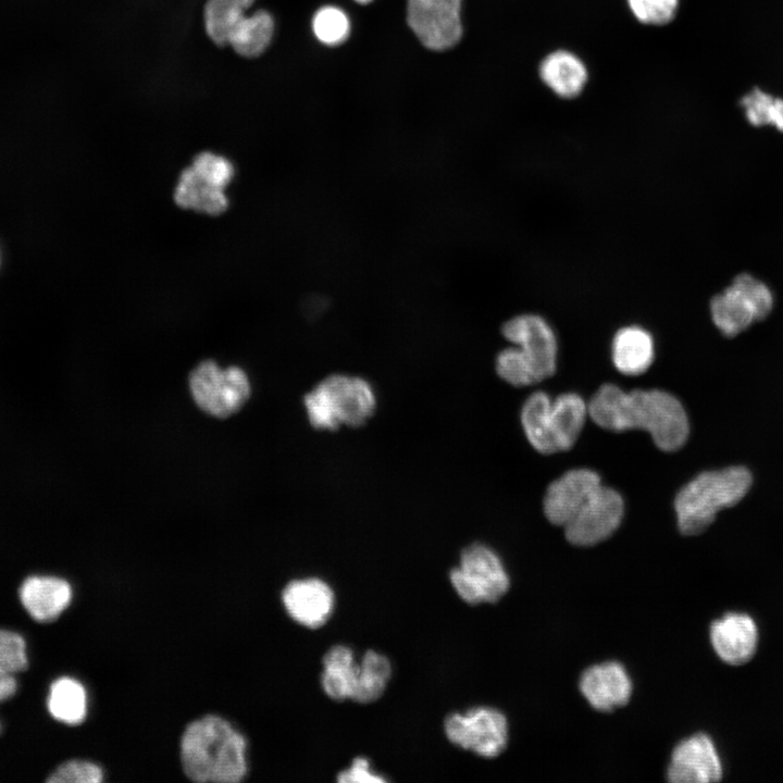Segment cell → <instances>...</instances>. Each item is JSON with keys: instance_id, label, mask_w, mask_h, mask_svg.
I'll return each mask as SVG.
<instances>
[{"instance_id": "cell-1", "label": "cell", "mask_w": 783, "mask_h": 783, "mask_svg": "<svg viewBox=\"0 0 783 783\" xmlns=\"http://www.w3.org/2000/svg\"><path fill=\"white\" fill-rule=\"evenodd\" d=\"M587 407L598 426L613 432L645 430L663 451L678 450L688 437V419L681 401L664 390L626 393L613 384H604Z\"/></svg>"}, {"instance_id": "cell-2", "label": "cell", "mask_w": 783, "mask_h": 783, "mask_svg": "<svg viewBox=\"0 0 783 783\" xmlns=\"http://www.w3.org/2000/svg\"><path fill=\"white\" fill-rule=\"evenodd\" d=\"M246 741L217 716L191 722L181 742L186 775L196 782L234 783L247 771Z\"/></svg>"}, {"instance_id": "cell-3", "label": "cell", "mask_w": 783, "mask_h": 783, "mask_svg": "<svg viewBox=\"0 0 783 783\" xmlns=\"http://www.w3.org/2000/svg\"><path fill=\"white\" fill-rule=\"evenodd\" d=\"M753 476L744 467L703 472L678 493V526L687 536L703 533L719 511L738 504L750 489Z\"/></svg>"}, {"instance_id": "cell-4", "label": "cell", "mask_w": 783, "mask_h": 783, "mask_svg": "<svg viewBox=\"0 0 783 783\" xmlns=\"http://www.w3.org/2000/svg\"><path fill=\"white\" fill-rule=\"evenodd\" d=\"M588 415L587 403L574 393L551 398L533 393L523 403L521 423L530 444L540 453L569 450L576 442Z\"/></svg>"}, {"instance_id": "cell-5", "label": "cell", "mask_w": 783, "mask_h": 783, "mask_svg": "<svg viewBox=\"0 0 783 783\" xmlns=\"http://www.w3.org/2000/svg\"><path fill=\"white\" fill-rule=\"evenodd\" d=\"M303 402L313 427L334 431L364 424L374 413L376 397L366 380L333 374L308 393Z\"/></svg>"}, {"instance_id": "cell-6", "label": "cell", "mask_w": 783, "mask_h": 783, "mask_svg": "<svg viewBox=\"0 0 783 783\" xmlns=\"http://www.w3.org/2000/svg\"><path fill=\"white\" fill-rule=\"evenodd\" d=\"M234 177L235 166L226 157L200 152L179 174L174 201L183 209L220 215L228 208L226 188Z\"/></svg>"}, {"instance_id": "cell-7", "label": "cell", "mask_w": 783, "mask_h": 783, "mask_svg": "<svg viewBox=\"0 0 783 783\" xmlns=\"http://www.w3.org/2000/svg\"><path fill=\"white\" fill-rule=\"evenodd\" d=\"M773 303V295L763 282L749 273H741L730 286L711 298L709 309L716 327L724 336L734 337L765 320Z\"/></svg>"}, {"instance_id": "cell-8", "label": "cell", "mask_w": 783, "mask_h": 783, "mask_svg": "<svg viewBox=\"0 0 783 783\" xmlns=\"http://www.w3.org/2000/svg\"><path fill=\"white\" fill-rule=\"evenodd\" d=\"M449 577L457 594L470 605L496 602L510 585L500 558L478 543L462 550L460 564L450 571Z\"/></svg>"}, {"instance_id": "cell-9", "label": "cell", "mask_w": 783, "mask_h": 783, "mask_svg": "<svg viewBox=\"0 0 783 783\" xmlns=\"http://www.w3.org/2000/svg\"><path fill=\"white\" fill-rule=\"evenodd\" d=\"M189 385L198 407L219 418L240 409L250 394L248 377L240 368L221 369L210 360L191 372Z\"/></svg>"}, {"instance_id": "cell-10", "label": "cell", "mask_w": 783, "mask_h": 783, "mask_svg": "<svg viewBox=\"0 0 783 783\" xmlns=\"http://www.w3.org/2000/svg\"><path fill=\"white\" fill-rule=\"evenodd\" d=\"M444 729L453 745L481 757H497L507 746V719L495 708L475 707L464 713H450Z\"/></svg>"}, {"instance_id": "cell-11", "label": "cell", "mask_w": 783, "mask_h": 783, "mask_svg": "<svg viewBox=\"0 0 783 783\" xmlns=\"http://www.w3.org/2000/svg\"><path fill=\"white\" fill-rule=\"evenodd\" d=\"M623 513L621 495L601 484L563 526L564 535L576 546L596 545L614 533Z\"/></svg>"}, {"instance_id": "cell-12", "label": "cell", "mask_w": 783, "mask_h": 783, "mask_svg": "<svg viewBox=\"0 0 783 783\" xmlns=\"http://www.w3.org/2000/svg\"><path fill=\"white\" fill-rule=\"evenodd\" d=\"M501 333L517 346L538 382L556 371L558 345L549 323L535 313H522L507 320Z\"/></svg>"}, {"instance_id": "cell-13", "label": "cell", "mask_w": 783, "mask_h": 783, "mask_svg": "<svg viewBox=\"0 0 783 783\" xmlns=\"http://www.w3.org/2000/svg\"><path fill=\"white\" fill-rule=\"evenodd\" d=\"M461 2L462 0H408V24L426 48H451L462 35Z\"/></svg>"}, {"instance_id": "cell-14", "label": "cell", "mask_w": 783, "mask_h": 783, "mask_svg": "<svg viewBox=\"0 0 783 783\" xmlns=\"http://www.w3.org/2000/svg\"><path fill=\"white\" fill-rule=\"evenodd\" d=\"M667 776L672 783L720 781L722 765L711 738L699 733L680 742L672 751Z\"/></svg>"}, {"instance_id": "cell-15", "label": "cell", "mask_w": 783, "mask_h": 783, "mask_svg": "<svg viewBox=\"0 0 783 783\" xmlns=\"http://www.w3.org/2000/svg\"><path fill=\"white\" fill-rule=\"evenodd\" d=\"M601 485L589 469H572L555 480L544 497V513L556 525L564 526L587 498Z\"/></svg>"}, {"instance_id": "cell-16", "label": "cell", "mask_w": 783, "mask_h": 783, "mask_svg": "<svg viewBox=\"0 0 783 783\" xmlns=\"http://www.w3.org/2000/svg\"><path fill=\"white\" fill-rule=\"evenodd\" d=\"M282 599L288 614L301 625L310 629H316L326 623L335 602L332 588L316 577L290 582L284 588Z\"/></svg>"}, {"instance_id": "cell-17", "label": "cell", "mask_w": 783, "mask_h": 783, "mask_svg": "<svg viewBox=\"0 0 783 783\" xmlns=\"http://www.w3.org/2000/svg\"><path fill=\"white\" fill-rule=\"evenodd\" d=\"M580 689L593 708L609 712L627 704L632 682L622 664L608 661L586 669L580 680Z\"/></svg>"}, {"instance_id": "cell-18", "label": "cell", "mask_w": 783, "mask_h": 783, "mask_svg": "<svg viewBox=\"0 0 783 783\" xmlns=\"http://www.w3.org/2000/svg\"><path fill=\"white\" fill-rule=\"evenodd\" d=\"M710 641L722 661L741 666L748 662L756 652L757 625L748 614L730 612L712 622Z\"/></svg>"}, {"instance_id": "cell-19", "label": "cell", "mask_w": 783, "mask_h": 783, "mask_svg": "<svg viewBox=\"0 0 783 783\" xmlns=\"http://www.w3.org/2000/svg\"><path fill=\"white\" fill-rule=\"evenodd\" d=\"M71 598L70 584L57 576H29L20 587L22 605L39 622L57 619L70 605Z\"/></svg>"}, {"instance_id": "cell-20", "label": "cell", "mask_w": 783, "mask_h": 783, "mask_svg": "<svg viewBox=\"0 0 783 783\" xmlns=\"http://www.w3.org/2000/svg\"><path fill=\"white\" fill-rule=\"evenodd\" d=\"M538 75L540 80L562 99L580 96L588 80V71L584 62L566 49L548 53L540 61Z\"/></svg>"}, {"instance_id": "cell-21", "label": "cell", "mask_w": 783, "mask_h": 783, "mask_svg": "<svg viewBox=\"0 0 783 783\" xmlns=\"http://www.w3.org/2000/svg\"><path fill=\"white\" fill-rule=\"evenodd\" d=\"M616 369L624 375H639L648 370L655 357L651 334L639 325L619 328L611 343Z\"/></svg>"}, {"instance_id": "cell-22", "label": "cell", "mask_w": 783, "mask_h": 783, "mask_svg": "<svg viewBox=\"0 0 783 783\" xmlns=\"http://www.w3.org/2000/svg\"><path fill=\"white\" fill-rule=\"evenodd\" d=\"M321 678L325 694L337 701L350 699L359 670L353 651L345 645H336L326 651L322 660Z\"/></svg>"}, {"instance_id": "cell-23", "label": "cell", "mask_w": 783, "mask_h": 783, "mask_svg": "<svg viewBox=\"0 0 783 783\" xmlns=\"http://www.w3.org/2000/svg\"><path fill=\"white\" fill-rule=\"evenodd\" d=\"M274 34V20L266 11L244 16L229 36L228 45L244 57L260 55L270 45Z\"/></svg>"}, {"instance_id": "cell-24", "label": "cell", "mask_w": 783, "mask_h": 783, "mask_svg": "<svg viewBox=\"0 0 783 783\" xmlns=\"http://www.w3.org/2000/svg\"><path fill=\"white\" fill-rule=\"evenodd\" d=\"M47 705L55 720L78 724L85 719L87 711L85 688L72 678H60L50 687Z\"/></svg>"}, {"instance_id": "cell-25", "label": "cell", "mask_w": 783, "mask_h": 783, "mask_svg": "<svg viewBox=\"0 0 783 783\" xmlns=\"http://www.w3.org/2000/svg\"><path fill=\"white\" fill-rule=\"evenodd\" d=\"M391 675L389 660L382 654L368 650L359 663V670L351 695V700L370 704L377 700L384 693Z\"/></svg>"}, {"instance_id": "cell-26", "label": "cell", "mask_w": 783, "mask_h": 783, "mask_svg": "<svg viewBox=\"0 0 783 783\" xmlns=\"http://www.w3.org/2000/svg\"><path fill=\"white\" fill-rule=\"evenodd\" d=\"M254 0H208L204 7V26L209 37L217 45L228 44L237 24Z\"/></svg>"}, {"instance_id": "cell-27", "label": "cell", "mask_w": 783, "mask_h": 783, "mask_svg": "<svg viewBox=\"0 0 783 783\" xmlns=\"http://www.w3.org/2000/svg\"><path fill=\"white\" fill-rule=\"evenodd\" d=\"M746 120L756 127L772 125L783 132V99L754 88L739 101Z\"/></svg>"}, {"instance_id": "cell-28", "label": "cell", "mask_w": 783, "mask_h": 783, "mask_svg": "<svg viewBox=\"0 0 783 783\" xmlns=\"http://www.w3.org/2000/svg\"><path fill=\"white\" fill-rule=\"evenodd\" d=\"M312 30L322 44L336 46L348 38L350 22L341 9L326 5L315 12L312 18Z\"/></svg>"}, {"instance_id": "cell-29", "label": "cell", "mask_w": 783, "mask_h": 783, "mask_svg": "<svg viewBox=\"0 0 783 783\" xmlns=\"http://www.w3.org/2000/svg\"><path fill=\"white\" fill-rule=\"evenodd\" d=\"M497 374L513 386L537 383L535 375L517 346L501 350L496 358Z\"/></svg>"}, {"instance_id": "cell-30", "label": "cell", "mask_w": 783, "mask_h": 783, "mask_svg": "<svg viewBox=\"0 0 783 783\" xmlns=\"http://www.w3.org/2000/svg\"><path fill=\"white\" fill-rule=\"evenodd\" d=\"M634 17L644 25L663 26L671 23L679 9V0H626Z\"/></svg>"}, {"instance_id": "cell-31", "label": "cell", "mask_w": 783, "mask_h": 783, "mask_svg": "<svg viewBox=\"0 0 783 783\" xmlns=\"http://www.w3.org/2000/svg\"><path fill=\"white\" fill-rule=\"evenodd\" d=\"M24 638L12 631L0 629V673L15 674L27 668Z\"/></svg>"}, {"instance_id": "cell-32", "label": "cell", "mask_w": 783, "mask_h": 783, "mask_svg": "<svg viewBox=\"0 0 783 783\" xmlns=\"http://www.w3.org/2000/svg\"><path fill=\"white\" fill-rule=\"evenodd\" d=\"M101 769L89 761L70 760L59 766L48 778L49 783H99Z\"/></svg>"}, {"instance_id": "cell-33", "label": "cell", "mask_w": 783, "mask_h": 783, "mask_svg": "<svg viewBox=\"0 0 783 783\" xmlns=\"http://www.w3.org/2000/svg\"><path fill=\"white\" fill-rule=\"evenodd\" d=\"M337 781L340 783H382L387 780L371 771L368 759L358 757L352 761L349 769L338 773Z\"/></svg>"}, {"instance_id": "cell-34", "label": "cell", "mask_w": 783, "mask_h": 783, "mask_svg": "<svg viewBox=\"0 0 783 783\" xmlns=\"http://www.w3.org/2000/svg\"><path fill=\"white\" fill-rule=\"evenodd\" d=\"M17 689V683L13 674L0 673V701L12 697ZM1 732V722H0Z\"/></svg>"}, {"instance_id": "cell-35", "label": "cell", "mask_w": 783, "mask_h": 783, "mask_svg": "<svg viewBox=\"0 0 783 783\" xmlns=\"http://www.w3.org/2000/svg\"><path fill=\"white\" fill-rule=\"evenodd\" d=\"M355 1L360 4H366V3L371 2L372 0H355Z\"/></svg>"}]
</instances>
